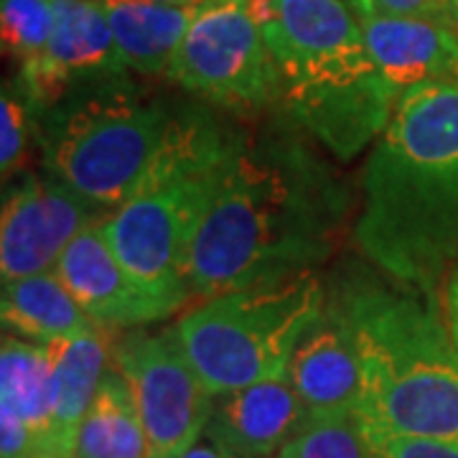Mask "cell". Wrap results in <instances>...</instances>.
Masks as SVG:
<instances>
[{
    "mask_svg": "<svg viewBox=\"0 0 458 458\" xmlns=\"http://www.w3.org/2000/svg\"><path fill=\"white\" fill-rule=\"evenodd\" d=\"M74 458H146V433L135 394L117 367H107L82 420Z\"/></svg>",
    "mask_w": 458,
    "mask_h": 458,
    "instance_id": "ffe728a7",
    "label": "cell"
},
{
    "mask_svg": "<svg viewBox=\"0 0 458 458\" xmlns=\"http://www.w3.org/2000/svg\"><path fill=\"white\" fill-rule=\"evenodd\" d=\"M0 458H33L31 433L8 408H0Z\"/></svg>",
    "mask_w": 458,
    "mask_h": 458,
    "instance_id": "d4e9b609",
    "label": "cell"
},
{
    "mask_svg": "<svg viewBox=\"0 0 458 458\" xmlns=\"http://www.w3.org/2000/svg\"><path fill=\"white\" fill-rule=\"evenodd\" d=\"M107 216L59 179L31 176L11 189L0 219L3 283L51 273L69 242Z\"/></svg>",
    "mask_w": 458,
    "mask_h": 458,
    "instance_id": "30bf717a",
    "label": "cell"
},
{
    "mask_svg": "<svg viewBox=\"0 0 458 458\" xmlns=\"http://www.w3.org/2000/svg\"><path fill=\"white\" fill-rule=\"evenodd\" d=\"M29 107L21 102L16 92L3 87L0 98V171L3 179H11L23 165L29 140H31V125H29Z\"/></svg>",
    "mask_w": 458,
    "mask_h": 458,
    "instance_id": "603a6c76",
    "label": "cell"
},
{
    "mask_svg": "<svg viewBox=\"0 0 458 458\" xmlns=\"http://www.w3.org/2000/svg\"><path fill=\"white\" fill-rule=\"evenodd\" d=\"M56 5L54 0H3L0 29L3 51L13 56L21 69L33 66L49 47Z\"/></svg>",
    "mask_w": 458,
    "mask_h": 458,
    "instance_id": "7402d4cb",
    "label": "cell"
},
{
    "mask_svg": "<svg viewBox=\"0 0 458 458\" xmlns=\"http://www.w3.org/2000/svg\"><path fill=\"white\" fill-rule=\"evenodd\" d=\"M114 367L135 394L146 458H183L204 436L214 397L181 354L171 331H138L114 346Z\"/></svg>",
    "mask_w": 458,
    "mask_h": 458,
    "instance_id": "9c48e42d",
    "label": "cell"
},
{
    "mask_svg": "<svg viewBox=\"0 0 458 458\" xmlns=\"http://www.w3.org/2000/svg\"><path fill=\"white\" fill-rule=\"evenodd\" d=\"M255 5L295 123L344 161L377 140L400 98L372 62L352 0Z\"/></svg>",
    "mask_w": 458,
    "mask_h": 458,
    "instance_id": "277c9868",
    "label": "cell"
},
{
    "mask_svg": "<svg viewBox=\"0 0 458 458\" xmlns=\"http://www.w3.org/2000/svg\"><path fill=\"white\" fill-rule=\"evenodd\" d=\"M54 5L49 47L36 64L21 69L26 98L44 107L62 102L77 82L113 80L128 69L99 0H54Z\"/></svg>",
    "mask_w": 458,
    "mask_h": 458,
    "instance_id": "8fae6325",
    "label": "cell"
},
{
    "mask_svg": "<svg viewBox=\"0 0 458 458\" xmlns=\"http://www.w3.org/2000/svg\"><path fill=\"white\" fill-rule=\"evenodd\" d=\"M342 212L336 181L301 143L234 140L191 245V293L214 298L313 273Z\"/></svg>",
    "mask_w": 458,
    "mask_h": 458,
    "instance_id": "6da1fadb",
    "label": "cell"
},
{
    "mask_svg": "<svg viewBox=\"0 0 458 458\" xmlns=\"http://www.w3.org/2000/svg\"><path fill=\"white\" fill-rule=\"evenodd\" d=\"M0 313L5 328L44 346L99 328L54 270L3 283Z\"/></svg>",
    "mask_w": 458,
    "mask_h": 458,
    "instance_id": "ac0fdd59",
    "label": "cell"
},
{
    "mask_svg": "<svg viewBox=\"0 0 458 458\" xmlns=\"http://www.w3.org/2000/svg\"><path fill=\"white\" fill-rule=\"evenodd\" d=\"M361 428H364L369 458H458V443L393 436L377 428H367L364 423Z\"/></svg>",
    "mask_w": 458,
    "mask_h": 458,
    "instance_id": "cb8c5ba5",
    "label": "cell"
},
{
    "mask_svg": "<svg viewBox=\"0 0 458 458\" xmlns=\"http://www.w3.org/2000/svg\"><path fill=\"white\" fill-rule=\"evenodd\" d=\"M364 258L433 293L458 270V82L433 80L397 99L361 171L354 227Z\"/></svg>",
    "mask_w": 458,
    "mask_h": 458,
    "instance_id": "7a4b0ae2",
    "label": "cell"
},
{
    "mask_svg": "<svg viewBox=\"0 0 458 458\" xmlns=\"http://www.w3.org/2000/svg\"><path fill=\"white\" fill-rule=\"evenodd\" d=\"M276 458H369L357 412L309 415Z\"/></svg>",
    "mask_w": 458,
    "mask_h": 458,
    "instance_id": "44dd1931",
    "label": "cell"
},
{
    "mask_svg": "<svg viewBox=\"0 0 458 458\" xmlns=\"http://www.w3.org/2000/svg\"><path fill=\"white\" fill-rule=\"evenodd\" d=\"M0 397L33 438V458H51L54 364L49 346L5 336L0 349Z\"/></svg>",
    "mask_w": 458,
    "mask_h": 458,
    "instance_id": "d6986e66",
    "label": "cell"
},
{
    "mask_svg": "<svg viewBox=\"0 0 458 458\" xmlns=\"http://www.w3.org/2000/svg\"><path fill=\"white\" fill-rule=\"evenodd\" d=\"M216 107L260 113L283 99L255 0H209L197 11L165 74Z\"/></svg>",
    "mask_w": 458,
    "mask_h": 458,
    "instance_id": "ba28073f",
    "label": "cell"
},
{
    "mask_svg": "<svg viewBox=\"0 0 458 458\" xmlns=\"http://www.w3.org/2000/svg\"><path fill=\"white\" fill-rule=\"evenodd\" d=\"M288 379L309 415L357 412L361 397L360 344L336 303H327L298 342L288 361Z\"/></svg>",
    "mask_w": 458,
    "mask_h": 458,
    "instance_id": "5bb4252c",
    "label": "cell"
},
{
    "mask_svg": "<svg viewBox=\"0 0 458 458\" xmlns=\"http://www.w3.org/2000/svg\"><path fill=\"white\" fill-rule=\"evenodd\" d=\"M357 336V418L393 436L458 443V344L436 295L354 288L336 303Z\"/></svg>",
    "mask_w": 458,
    "mask_h": 458,
    "instance_id": "5b68a950",
    "label": "cell"
},
{
    "mask_svg": "<svg viewBox=\"0 0 458 458\" xmlns=\"http://www.w3.org/2000/svg\"><path fill=\"white\" fill-rule=\"evenodd\" d=\"M443 316L451 328V336L458 344V270L445 280V295H443Z\"/></svg>",
    "mask_w": 458,
    "mask_h": 458,
    "instance_id": "4316f807",
    "label": "cell"
},
{
    "mask_svg": "<svg viewBox=\"0 0 458 458\" xmlns=\"http://www.w3.org/2000/svg\"><path fill=\"white\" fill-rule=\"evenodd\" d=\"M225 158L150 186L99 222L120 262L174 313L194 295L189 278L191 245Z\"/></svg>",
    "mask_w": 458,
    "mask_h": 458,
    "instance_id": "52a82bcc",
    "label": "cell"
},
{
    "mask_svg": "<svg viewBox=\"0 0 458 458\" xmlns=\"http://www.w3.org/2000/svg\"><path fill=\"white\" fill-rule=\"evenodd\" d=\"M443 23L458 33V0H451L448 11H445V16H443Z\"/></svg>",
    "mask_w": 458,
    "mask_h": 458,
    "instance_id": "f1b7e54d",
    "label": "cell"
},
{
    "mask_svg": "<svg viewBox=\"0 0 458 458\" xmlns=\"http://www.w3.org/2000/svg\"><path fill=\"white\" fill-rule=\"evenodd\" d=\"M156 3H165V5H179V8H201L209 0H156Z\"/></svg>",
    "mask_w": 458,
    "mask_h": 458,
    "instance_id": "f546056e",
    "label": "cell"
},
{
    "mask_svg": "<svg viewBox=\"0 0 458 458\" xmlns=\"http://www.w3.org/2000/svg\"><path fill=\"white\" fill-rule=\"evenodd\" d=\"M47 346L54 364L51 458H74L82 420L107 372V342L102 328H89Z\"/></svg>",
    "mask_w": 458,
    "mask_h": 458,
    "instance_id": "2e32d148",
    "label": "cell"
},
{
    "mask_svg": "<svg viewBox=\"0 0 458 458\" xmlns=\"http://www.w3.org/2000/svg\"><path fill=\"white\" fill-rule=\"evenodd\" d=\"M123 64L140 74H168L199 8L156 0H99Z\"/></svg>",
    "mask_w": 458,
    "mask_h": 458,
    "instance_id": "e0dca14e",
    "label": "cell"
},
{
    "mask_svg": "<svg viewBox=\"0 0 458 458\" xmlns=\"http://www.w3.org/2000/svg\"><path fill=\"white\" fill-rule=\"evenodd\" d=\"M451 80H456L458 82V64H456V69H454V77H451Z\"/></svg>",
    "mask_w": 458,
    "mask_h": 458,
    "instance_id": "4dcf8cb0",
    "label": "cell"
},
{
    "mask_svg": "<svg viewBox=\"0 0 458 458\" xmlns=\"http://www.w3.org/2000/svg\"><path fill=\"white\" fill-rule=\"evenodd\" d=\"M367 49L385 82L403 98L433 80H451L458 64V33L441 21L379 13L367 0H352Z\"/></svg>",
    "mask_w": 458,
    "mask_h": 458,
    "instance_id": "4fadbf2b",
    "label": "cell"
},
{
    "mask_svg": "<svg viewBox=\"0 0 458 458\" xmlns=\"http://www.w3.org/2000/svg\"><path fill=\"white\" fill-rule=\"evenodd\" d=\"M309 420L288 375L214 397L207 436L234 458H270Z\"/></svg>",
    "mask_w": 458,
    "mask_h": 458,
    "instance_id": "9a60e30c",
    "label": "cell"
},
{
    "mask_svg": "<svg viewBox=\"0 0 458 458\" xmlns=\"http://www.w3.org/2000/svg\"><path fill=\"white\" fill-rule=\"evenodd\" d=\"M54 273L99 328L143 327L174 313L120 262L99 225L69 242Z\"/></svg>",
    "mask_w": 458,
    "mask_h": 458,
    "instance_id": "7c38bea8",
    "label": "cell"
},
{
    "mask_svg": "<svg viewBox=\"0 0 458 458\" xmlns=\"http://www.w3.org/2000/svg\"><path fill=\"white\" fill-rule=\"evenodd\" d=\"M327 306L316 273L201 298L171 328L212 397L288 375L303 334Z\"/></svg>",
    "mask_w": 458,
    "mask_h": 458,
    "instance_id": "8992f818",
    "label": "cell"
},
{
    "mask_svg": "<svg viewBox=\"0 0 458 458\" xmlns=\"http://www.w3.org/2000/svg\"><path fill=\"white\" fill-rule=\"evenodd\" d=\"M232 146L209 117L113 84L59 105L44 158L54 179L110 214L161 181L216 165Z\"/></svg>",
    "mask_w": 458,
    "mask_h": 458,
    "instance_id": "3957f363",
    "label": "cell"
},
{
    "mask_svg": "<svg viewBox=\"0 0 458 458\" xmlns=\"http://www.w3.org/2000/svg\"><path fill=\"white\" fill-rule=\"evenodd\" d=\"M183 458H234V456H232L229 451H225L219 443L214 441L212 436H207V433H204V436H201V438H199V441L194 443L186 454H183Z\"/></svg>",
    "mask_w": 458,
    "mask_h": 458,
    "instance_id": "83f0119b",
    "label": "cell"
},
{
    "mask_svg": "<svg viewBox=\"0 0 458 458\" xmlns=\"http://www.w3.org/2000/svg\"><path fill=\"white\" fill-rule=\"evenodd\" d=\"M379 13L390 16H408V18H430L441 21L451 5V0H367Z\"/></svg>",
    "mask_w": 458,
    "mask_h": 458,
    "instance_id": "484cf974",
    "label": "cell"
}]
</instances>
